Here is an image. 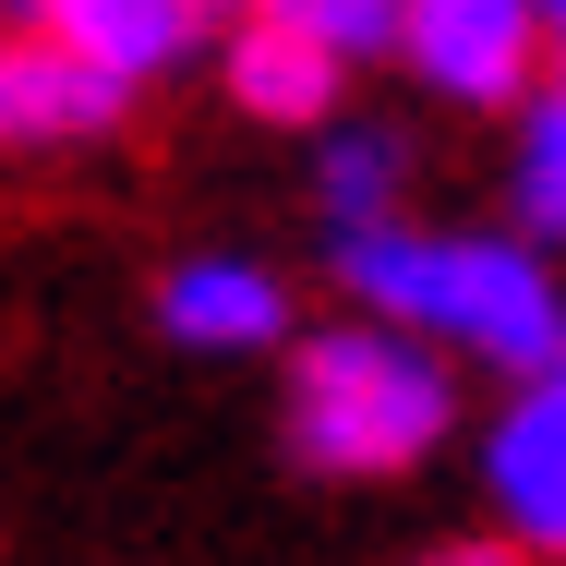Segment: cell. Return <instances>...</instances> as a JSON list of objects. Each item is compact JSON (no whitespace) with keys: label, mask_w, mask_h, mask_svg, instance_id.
<instances>
[{"label":"cell","mask_w":566,"mask_h":566,"mask_svg":"<svg viewBox=\"0 0 566 566\" xmlns=\"http://www.w3.org/2000/svg\"><path fill=\"white\" fill-rule=\"evenodd\" d=\"M326 277L349 314H386L482 374H531L566 349V277L531 229H422V218L326 229Z\"/></svg>","instance_id":"1"},{"label":"cell","mask_w":566,"mask_h":566,"mask_svg":"<svg viewBox=\"0 0 566 566\" xmlns=\"http://www.w3.org/2000/svg\"><path fill=\"white\" fill-rule=\"evenodd\" d=\"M277 434L326 482H398L458 434V361L386 314H338V326H290V398Z\"/></svg>","instance_id":"2"},{"label":"cell","mask_w":566,"mask_h":566,"mask_svg":"<svg viewBox=\"0 0 566 566\" xmlns=\"http://www.w3.org/2000/svg\"><path fill=\"white\" fill-rule=\"evenodd\" d=\"M386 61H410V85L447 109H518L543 85V12L531 0H398Z\"/></svg>","instance_id":"3"},{"label":"cell","mask_w":566,"mask_h":566,"mask_svg":"<svg viewBox=\"0 0 566 566\" xmlns=\"http://www.w3.org/2000/svg\"><path fill=\"white\" fill-rule=\"evenodd\" d=\"M482 494L518 555L566 566V349L506 374V410L482 422Z\"/></svg>","instance_id":"4"},{"label":"cell","mask_w":566,"mask_h":566,"mask_svg":"<svg viewBox=\"0 0 566 566\" xmlns=\"http://www.w3.org/2000/svg\"><path fill=\"white\" fill-rule=\"evenodd\" d=\"M302 326V302H290V277L265 265V253H181V265H157V338L193 349V361H253V349H290Z\"/></svg>","instance_id":"5"},{"label":"cell","mask_w":566,"mask_h":566,"mask_svg":"<svg viewBox=\"0 0 566 566\" xmlns=\"http://www.w3.org/2000/svg\"><path fill=\"white\" fill-rule=\"evenodd\" d=\"M0 12H12V36H49V49L120 73L133 97L169 85L181 61H206V36H218L206 0H0Z\"/></svg>","instance_id":"6"},{"label":"cell","mask_w":566,"mask_h":566,"mask_svg":"<svg viewBox=\"0 0 566 566\" xmlns=\"http://www.w3.org/2000/svg\"><path fill=\"white\" fill-rule=\"evenodd\" d=\"M218 85L241 120H265V133H314V120L349 109V61L326 36H302V24H277V12H229L218 36Z\"/></svg>","instance_id":"7"},{"label":"cell","mask_w":566,"mask_h":566,"mask_svg":"<svg viewBox=\"0 0 566 566\" xmlns=\"http://www.w3.org/2000/svg\"><path fill=\"white\" fill-rule=\"evenodd\" d=\"M133 120V85L49 49V36H0V157H61Z\"/></svg>","instance_id":"8"},{"label":"cell","mask_w":566,"mask_h":566,"mask_svg":"<svg viewBox=\"0 0 566 566\" xmlns=\"http://www.w3.org/2000/svg\"><path fill=\"white\" fill-rule=\"evenodd\" d=\"M314 218L326 229L410 218V133L398 120H314Z\"/></svg>","instance_id":"9"},{"label":"cell","mask_w":566,"mask_h":566,"mask_svg":"<svg viewBox=\"0 0 566 566\" xmlns=\"http://www.w3.org/2000/svg\"><path fill=\"white\" fill-rule=\"evenodd\" d=\"M506 206L531 241H566V73H543L518 97V133H506Z\"/></svg>","instance_id":"10"},{"label":"cell","mask_w":566,"mask_h":566,"mask_svg":"<svg viewBox=\"0 0 566 566\" xmlns=\"http://www.w3.org/2000/svg\"><path fill=\"white\" fill-rule=\"evenodd\" d=\"M206 12H277V24H302V36H326V49H338L349 73H361V61H386V36H398V0H206Z\"/></svg>","instance_id":"11"},{"label":"cell","mask_w":566,"mask_h":566,"mask_svg":"<svg viewBox=\"0 0 566 566\" xmlns=\"http://www.w3.org/2000/svg\"><path fill=\"white\" fill-rule=\"evenodd\" d=\"M422 566H543V555H518L506 531H458V543H434Z\"/></svg>","instance_id":"12"},{"label":"cell","mask_w":566,"mask_h":566,"mask_svg":"<svg viewBox=\"0 0 566 566\" xmlns=\"http://www.w3.org/2000/svg\"><path fill=\"white\" fill-rule=\"evenodd\" d=\"M543 12V73H566V0H531Z\"/></svg>","instance_id":"13"}]
</instances>
